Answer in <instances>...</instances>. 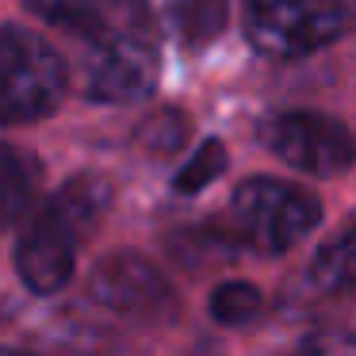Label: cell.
Returning <instances> with one entry per match:
<instances>
[{
  "instance_id": "1",
  "label": "cell",
  "mask_w": 356,
  "mask_h": 356,
  "mask_svg": "<svg viewBox=\"0 0 356 356\" xmlns=\"http://www.w3.org/2000/svg\"><path fill=\"white\" fill-rule=\"evenodd\" d=\"M70 88L65 58L19 24L0 27V127H27L54 115Z\"/></svg>"
},
{
  "instance_id": "2",
  "label": "cell",
  "mask_w": 356,
  "mask_h": 356,
  "mask_svg": "<svg viewBox=\"0 0 356 356\" xmlns=\"http://www.w3.org/2000/svg\"><path fill=\"white\" fill-rule=\"evenodd\" d=\"M356 27V0H245V39L257 54L295 62Z\"/></svg>"
},
{
  "instance_id": "3",
  "label": "cell",
  "mask_w": 356,
  "mask_h": 356,
  "mask_svg": "<svg viewBox=\"0 0 356 356\" xmlns=\"http://www.w3.org/2000/svg\"><path fill=\"white\" fill-rule=\"evenodd\" d=\"M230 215L238 238L249 249L280 257L322 222V203L314 192L299 184H287L276 177H249L234 192Z\"/></svg>"
},
{
  "instance_id": "4",
  "label": "cell",
  "mask_w": 356,
  "mask_h": 356,
  "mask_svg": "<svg viewBox=\"0 0 356 356\" xmlns=\"http://www.w3.org/2000/svg\"><path fill=\"white\" fill-rule=\"evenodd\" d=\"M261 138L280 161L307 177H341L356 161V138L322 111H284L261 127Z\"/></svg>"
},
{
  "instance_id": "5",
  "label": "cell",
  "mask_w": 356,
  "mask_h": 356,
  "mask_svg": "<svg viewBox=\"0 0 356 356\" xmlns=\"http://www.w3.org/2000/svg\"><path fill=\"white\" fill-rule=\"evenodd\" d=\"M85 96L96 104H134L157 88V50L149 27L111 31L88 42Z\"/></svg>"
},
{
  "instance_id": "6",
  "label": "cell",
  "mask_w": 356,
  "mask_h": 356,
  "mask_svg": "<svg viewBox=\"0 0 356 356\" xmlns=\"http://www.w3.org/2000/svg\"><path fill=\"white\" fill-rule=\"evenodd\" d=\"M81 234L54 203H42L24 222V234L16 241V272L35 295H54L70 284L73 264H77Z\"/></svg>"
},
{
  "instance_id": "7",
  "label": "cell",
  "mask_w": 356,
  "mask_h": 356,
  "mask_svg": "<svg viewBox=\"0 0 356 356\" xmlns=\"http://www.w3.org/2000/svg\"><path fill=\"white\" fill-rule=\"evenodd\" d=\"M88 291L104 310L119 318H134V322H157V318L172 314V295L169 280L138 253H111L92 268Z\"/></svg>"
},
{
  "instance_id": "8",
  "label": "cell",
  "mask_w": 356,
  "mask_h": 356,
  "mask_svg": "<svg viewBox=\"0 0 356 356\" xmlns=\"http://www.w3.org/2000/svg\"><path fill=\"white\" fill-rule=\"evenodd\" d=\"M35 195H39V161L0 142V230L24 226L35 211Z\"/></svg>"
},
{
  "instance_id": "9",
  "label": "cell",
  "mask_w": 356,
  "mask_h": 356,
  "mask_svg": "<svg viewBox=\"0 0 356 356\" xmlns=\"http://www.w3.org/2000/svg\"><path fill=\"white\" fill-rule=\"evenodd\" d=\"M50 203H54V207L77 226L81 238H88V234L100 226L104 211L111 207V184L104 177L81 172V177H73L65 188H58V192L50 195Z\"/></svg>"
},
{
  "instance_id": "10",
  "label": "cell",
  "mask_w": 356,
  "mask_h": 356,
  "mask_svg": "<svg viewBox=\"0 0 356 356\" xmlns=\"http://www.w3.org/2000/svg\"><path fill=\"white\" fill-rule=\"evenodd\" d=\"M310 276L330 295H356V218L333 241L318 249Z\"/></svg>"
},
{
  "instance_id": "11",
  "label": "cell",
  "mask_w": 356,
  "mask_h": 356,
  "mask_svg": "<svg viewBox=\"0 0 356 356\" xmlns=\"http://www.w3.org/2000/svg\"><path fill=\"white\" fill-rule=\"evenodd\" d=\"M188 134H192V119H188L184 111L180 108H157L138 123L134 142L154 157H172L188 142Z\"/></svg>"
},
{
  "instance_id": "12",
  "label": "cell",
  "mask_w": 356,
  "mask_h": 356,
  "mask_svg": "<svg viewBox=\"0 0 356 356\" xmlns=\"http://www.w3.org/2000/svg\"><path fill=\"white\" fill-rule=\"evenodd\" d=\"M264 310V295L245 280H226L211 291V314L222 325H249Z\"/></svg>"
},
{
  "instance_id": "13",
  "label": "cell",
  "mask_w": 356,
  "mask_h": 356,
  "mask_svg": "<svg viewBox=\"0 0 356 356\" xmlns=\"http://www.w3.org/2000/svg\"><path fill=\"white\" fill-rule=\"evenodd\" d=\"M222 169H226V146L218 138H207L192 157H188L184 169L177 172L172 188H177L180 195H195V192H203L207 184H215V180L222 177Z\"/></svg>"
},
{
  "instance_id": "14",
  "label": "cell",
  "mask_w": 356,
  "mask_h": 356,
  "mask_svg": "<svg viewBox=\"0 0 356 356\" xmlns=\"http://www.w3.org/2000/svg\"><path fill=\"white\" fill-rule=\"evenodd\" d=\"M226 24V0H188L184 16H180V31L192 42H207L218 35Z\"/></svg>"
},
{
  "instance_id": "15",
  "label": "cell",
  "mask_w": 356,
  "mask_h": 356,
  "mask_svg": "<svg viewBox=\"0 0 356 356\" xmlns=\"http://www.w3.org/2000/svg\"><path fill=\"white\" fill-rule=\"evenodd\" d=\"M299 356H356V333L348 330H325L307 337Z\"/></svg>"
},
{
  "instance_id": "16",
  "label": "cell",
  "mask_w": 356,
  "mask_h": 356,
  "mask_svg": "<svg viewBox=\"0 0 356 356\" xmlns=\"http://www.w3.org/2000/svg\"><path fill=\"white\" fill-rule=\"evenodd\" d=\"M142 8L149 12V19H161V24H180L188 0H138Z\"/></svg>"
},
{
  "instance_id": "17",
  "label": "cell",
  "mask_w": 356,
  "mask_h": 356,
  "mask_svg": "<svg viewBox=\"0 0 356 356\" xmlns=\"http://www.w3.org/2000/svg\"><path fill=\"white\" fill-rule=\"evenodd\" d=\"M0 356H35V353H24V348H0Z\"/></svg>"
}]
</instances>
